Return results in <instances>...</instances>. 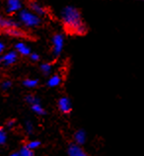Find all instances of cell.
<instances>
[{"label": "cell", "instance_id": "11", "mask_svg": "<svg viewBox=\"0 0 144 156\" xmlns=\"http://www.w3.org/2000/svg\"><path fill=\"white\" fill-rule=\"evenodd\" d=\"M15 51H17L20 55L23 56H30V55L32 53L31 48H29L25 43L19 42L15 44Z\"/></svg>", "mask_w": 144, "mask_h": 156}, {"label": "cell", "instance_id": "23", "mask_svg": "<svg viewBox=\"0 0 144 156\" xmlns=\"http://www.w3.org/2000/svg\"><path fill=\"white\" fill-rule=\"evenodd\" d=\"M40 55H39V53H37V52H32L31 55H30V59L32 61H34V62H37V61H39L40 60Z\"/></svg>", "mask_w": 144, "mask_h": 156}, {"label": "cell", "instance_id": "4", "mask_svg": "<svg viewBox=\"0 0 144 156\" xmlns=\"http://www.w3.org/2000/svg\"><path fill=\"white\" fill-rule=\"evenodd\" d=\"M58 110L63 114H69L72 111V104L68 97H61L57 102Z\"/></svg>", "mask_w": 144, "mask_h": 156}, {"label": "cell", "instance_id": "10", "mask_svg": "<svg viewBox=\"0 0 144 156\" xmlns=\"http://www.w3.org/2000/svg\"><path fill=\"white\" fill-rule=\"evenodd\" d=\"M67 152L69 156H88L87 153H86L80 147V145L77 144V143L76 144L75 143H72V144L69 145Z\"/></svg>", "mask_w": 144, "mask_h": 156}, {"label": "cell", "instance_id": "6", "mask_svg": "<svg viewBox=\"0 0 144 156\" xmlns=\"http://www.w3.org/2000/svg\"><path fill=\"white\" fill-rule=\"evenodd\" d=\"M28 6L30 8V10H32L37 15L40 16V17H42V16H46L47 14V10L44 9V7L43 5H40V4L38 1H36V0H29Z\"/></svg>", "mask_w": 144, "mask_h": 156}, {"label": "cell", "instance_id": "7", "mask_svg": "<svg viewBox=\"0 0 144 156\" xmlns=\"http://www.w3.org/2000/svg\"><path fill=\"white\" fill-rule=\"evenodd\" d=\"M22 2L21 0H7L6 3V11L9 14L18 13L20 10H22Z\"/></svg>", "mask_w": 144, "mask_h": 156}, {"label": "cell", "instance_id": "12", "mask_svg": "<svg viewBox=\"0 0 144 156\" xmlns=\"http://www.w3.org/2000/svg\"><path fill=\"white\" fill-rule=\"evenodd\" d=\"M61 81H62V78H61V76L59 74H53L47 79V85L48 87L54 88L61 84Z\"/></svg>", "mask_w": 144, "mask_h": 156}, {"label": "cell", "instance_id": "26", "mask_svg": "<svg viewBox=\"0 0 144 156\" xmlns=\"http://www.w3.org/2000/svg\"><path fill=\"white\" fill-rule=\"evenodd\" d=\"M9 156H19V153H12Z\"/></svg>", "mask_w": 144, "mask_h": 156}, {"label": "cell", "instance_id": "28", "mask_svg": "<svg viewBox=\"0 0 144 156\" xmlns=\"http://www.w3.org/2000/svg\"><path fill=\"white\" fill-rule=\"evenodd\" d=\"M142 1H144V0H142Z\"/></svg>", "mask_w": 144, "mask_h": 156}, {"label": "cell", "instance_id": "16", "mask_svg": "<svg viewBox=\"0 0 144 156\" xmlns=\"http://www.w3.org/2000/svg\"><path fill=\"white\" fill-rule=\"evenodd\" d=\"M31 108H32L33 112L36 113L37 115H40V116H44V115H46V111H44V109L42 107L40 103H37V104L32 105Z\"/></svg>", "mask_w": 144, "mask_h": 156}, {"label": "cell", "instance_id": "24", "mask_svg": "<svg viewBox=\"0 0 144 156\" xmlns=\"http://www.w3.org/2000/svg\"><path fill=\"white\" fill-rule=\"evenodd\" d=\"M14 125H15V120H10V121H8V122H6L7 128H9V129L13 128Z\"/></svg>", "mask_w": 144, "mask_h": 156}, {"label": "cell", "instance_id": "27", "mask_svg": "<svg viewBox=\"0 0 144 156\" xmlns=\"http://www.w3.org/2000/svg\"><path fill=\"white\" fill-rule=\"evenodd\" d=\"M2 63V56H0V64Z\"/></svg>", "mask_w": 144, "mask_h": 156}, {"label": "cell", "instance_id": "14", "mask_svg": "<svg viewBox=\"0 0 144 156\" xmlns=\"http://www.w3.org/2000/svg\"><path fill=\"white\" fill-rule=\"evenodd\" d=\"M40 71L44 75L46 76H48L49 74L51 73V70H52V64L51 62H44L40 64Z\"/></svg>", "mask_w": 144, "mask_h": 156}, {"label": "cell", "instance_id": "15", "mask_svg": "<svg viewBox=\"0 0 144 156\" xmlns=\"http://www.w3.org/2000/svg\"><path fill=\"white\" fill-rule=\"evenodd\" d=\"M23 85L27 88H35L39 85V80L33 79V78H27L23 81Z\"/></svg>", "mask_w": 144, "mask_h": 156}, {"label": "cell", "instance_id": "20", "mask_svg": "<svg viewBox=\"0 0 144 156\" xmlns=\"http://www.w3.org/2000/svg\"><path fill=\"white\" fill-rule=\"evenodd\" d=\"M40 140H32L27 144V146L29 147V148H31L33 150L38 148V147H40Z\"/></svg>", "mask_w": 144, "mask_h": 156}, {"label": "cell", "instance_id": "5", "mask_svg": "<svg viewBox=\"0 0 144 156\" xmlns=\"http://www.w3.org/2000/svg\"><path fill=\"white\" fill-rule=\"evenodd\" d=\"M19 53L16 51H10L2 55V63L5 66H10V65L14 64L18 59Z\"/></svg>", "mask_w": 144, "mask_h": 156}, {"label": "cell", "instance_id": "18", "mask_svg": "<svg viewBox=\"0 0 144 156\" xmlns=\"http://www.w3.org/2000/svg\"><path fill=\"white\" fill-rule=\"evenodd\" d=\"M25 100H26L27 103L30 104L31 106L34 105V104H37V103H40L39 98L34 96V95H27L26 98H25Z\"/></svg>", "mask_w": 144, "mask_h": 156}, {"label": "cell", "instance_id": "25", "mask_svg": "<svg viewBox=\"0 0 144 156\" xmlns=\"http://www.w3.org/2000/svg\"><path fill=\"white\" fill-rule=\"evenodd\" d=\"M5 44H4L2 41H0V53L4 52V51H5Z\"/></svg>", "mask_w": 144, "mask_h": 156}, {"label": "cell", "instance_id": "3", "mask_svg": "<svg viewBox=\"0 0 144 156\" xmlns=\"http://www.w3.org/2000/svg\"><path fill=\"white\" fill-rule=\"evenodd\" d=\"M51 43H52V51H51V55L54 58L59 57L61 52L63 51L64 48V37L63 35L59 34H54L51 38Z\"/></svg>", "mask_w": 144, "mask_h": 156}, {"label": "cell", "instance_id": "21", "mask_svg": "<svg viewBox=\"0 0 144 156\" xmlns=\"http://www.w3.org/2000/svg\"><path fill=\"white\" fill-rule=\"evenodd\" d=\"M7 139V134L2 128H0V144H4L6 142Z\"/></svg>", "mask_w": 144, "mask_h": 156}, {"label": "cell", "instance_id": "19", "mask_svg": "<svg viewBox=\"0 0 144 156\" xmlns=\"http://www.w3.org/2000/svg\"><path fill=\"white\" fill-rule=\"evenodd\" d=\"M25 129H26L28 134H32L34 133V125L31 121H27L26 124H25Z\"/></svg>", "mask_w": 144, "mask_h": 156}, {"label": "cell", "instance_id": "22", "mask_svg": "<svg viewBox=\"0 0 144 156\" xmlns=\"http://www.w3.org/2000/svg\"><path fill=\"white\" fill-rule=\"evenodd\" d=\"M12 87V81L10 80H4L2 83H1V88L6 91V90H9Z\"/></svg>", "mask_w": 144, "mask_h": 156}, {"label": "cell", "instance_id": "1", "mask_svg": "<svg viewBox=\"0 0 144 156\" xmlns=\"http://www.w3.org/2000/svg\"><path fill=\"white\" fill-rule=\"evenodd\" d=\"M61 21L64 30L68 34L83 36L88 32V28L83 21L81 12L74 6H66L61 12Z\"/></svg>", "mask_w": 144, "mask_h": 156}, {"label": "cell", "instance_id": "13", "mask_svg": "<svg viewBox=\"0 0 144 156\" xmlns=\"http://www.w3.org/2000/svg\"><path fill=\"white\" fill-rule=\"evenodd\" d=\"M74 140H75V142L79 145L84 144L86 141V133L83 129L77 130L76 133H74Z\"/></svg>", "mask_w": 144, "mask_h": 156}, {"label": "cell", "instance_id": "9", "mask_svg": "<svg viewBox=\"0 0 144 156\" xmlns=\"http://www.w3.org/2000/svg\"><path fill=\"white\" fill-rule=\"evenodd\" d=\"M3 32L5 33L7 36L12 37V38H26L27 37V34L23 30H21L20 27L6 29V30H4Z\"/></svg>", "mask_w": 144, "mask_h": 156}, {"label": "cell", "instance_id": "8", "mask_svg": "<svg viewBox=\"0 0 144 156\" xmlns=\"http://www.w3.org/2000/svg\"><path fill=\"white\" fill-rule=\"evenodd\" d=\"M16 27H20V24L11 18H7L4 17V16L0 15V29L1 30H6V29H10V28H16Z\"/></svg>", "mask_w": 144, "mask_h": 156}, {"label": "cell", "instance_id": "17", "mask_svg": "<svg viewBox=\"0 0 144 156\" xmlns=\"http://www.w3.org/2000/svg\"><path fill=\"white\" fill-rule=\"evenodd\" d=\"M19 156H34V152H33V149L29 148L27 145L23 146L19 151Z\"/></svg>", "mask_w": 144, "mask_h": 156}, {"label": "cell", "instance_id": "2", "mask_svg": "<svg viewBox=\"0 0 144 156\" xmlns=\"http://www.w3.org/2000/svg\"><path fill=\"white\" fill-rule=\"evenodd\" d=\"M18 20L20 24L27 28H37L42 25L40 16L37 15L30 9H22L18 12Z\"/></svg>", "mask_w": 144, "mask_h": 156}]
</instances>
